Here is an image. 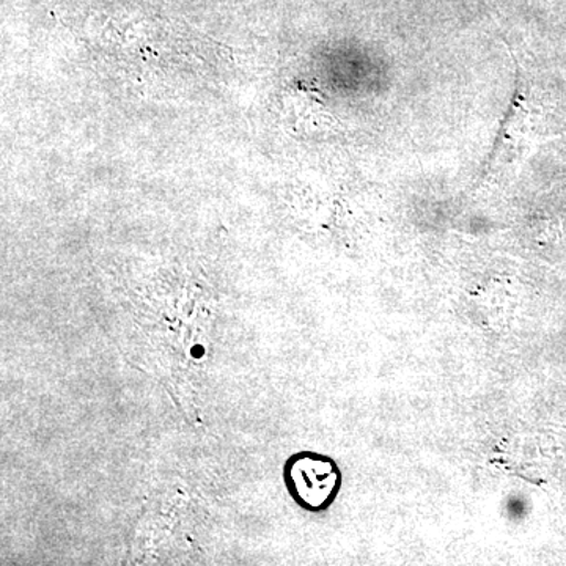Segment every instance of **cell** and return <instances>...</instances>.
Wrapping results in <instances>:
<instances>
[{
  "label": "cell",
  "mask_w": 566,
  "mask_h": 566,
  "mask_svg": "<svg viewBox=\"0 0 566 566\" xmlns=\"http://www.w3.org/2000/svg\"><path fill=\"white\" fill-rule=\"evenodd\" d=\"M286 490L307 512H324L342 488V472L333 458L315 452L294 453L283 465Z\"/></svg>",
  "instance_id": "6da1fadb"
}]
</instances>
